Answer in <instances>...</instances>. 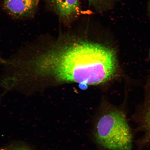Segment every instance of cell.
<instances>
[{"label": "cell", "mask_w": 150, "mask_h": 150, "mask_svg": "<svg viewBox=\"0 0 150 150\" xmlns=\"http://www.w3.org/2000/svg\"><path fill=\"white\" fill-rule=\"evenodd\" d=\"M49 5L62 21L69 23L80 12V0H47Z\"/></svg>", "instance_id": "5b68a950"}, {"label": "cell", "mask_w": 150, "mask_h": 150, "mask_svg": "<svg viewBox=\"0 0 150 150\" xmlns=\"http://www.w3.org/2000/svg\"><path fill=\"white\" fill-rule=\"evenodd\" d=\"M14 150H27V149H17Z\"/></svg>", "instance_id": "ba28073f"}, {"label": "cell", "mask_w": 150, "mask_h": 150, "mask_svg": "<svg viewBox=\"0 0 150 150\" xmlns=\"http://www.w3.org/2000/svg\"><path fill=\"white\" fill-rule=\"evenodd\" d=\"M150 88V74L148 76L145 86V89Z\"/></svg>", "instance_id": "52a82bcc"}, {"label": "cell", "mask_w": 150, "mask_h": 150, "mask_svg": "<svg viewBox=\"0 0 150 150\" xmlns=\"http://www.w3.org/2000/svg\"><path fill=\"white\" fill-rule=\"evenodd\" d=\"M145 90L144 100L136 109L132 119L136 132L140 135L136 141L137 147L140 149L150 145V88Z\"/></svg>", "instance_id": "3957f363"}, {"label": "cell", "mask_w": 150, "mask_h": 150, "mask_svg": "<svg viewBox=\"0 0 150 150\" xmlns=\"http://www.w3.org/2000/svg\"><path fill=\"white\" fill-rule=\"evenodd\" d=\"M90 5L97 9L105 8L111 3L112 0H86Z\"/></svg>", "instance_id": "8992f818"}, {"label": "cell", "mask_w": 150, "mask_h": 150, "mask_svg": "<svg viewBox=\"0 0 150 150\" xmlns=\"http://www.w3.org/2000/svg\"><path fill=\"white\" fill-rule=\"evenodd\" d=\"M40 0H3L4 9L13 17H30L35 14Z\"/></svg>", "instance_id": "277c9868"}, {"label": "cell", "mask_w": 150, "mask_h": 150, "mask_svg": "<svg viewBox=\"0 0 150 150\" xmlns=\"http://www.w3.org/2000/svg\"></svg>", "instance_id": "9c48e42d"}, {"label": "cell", "mask_w": 150, "mask_h": 150, "mask_svg": "<svg viewBox=\"0 0 150 150\" xmlns=\"http://www.w3.org/2000/svg\"><path fill=\"white\" fill-rule=\"evenodd\" d=\"M32 64L35 77L46 88L64 82L103 83L113 76L118 68L117 56L111 48L72 36L41 42Z\"/></svg>", "instance_id": "6da1fadb"}, {"label": "cell", "mask_w": 150, "mask_h": 150, "mask_svg": "<svg viewBox=\"0 0 150 150\" xmlns=\"http://www.w3.org/2000/svg\"><path fill=\"white\" fill-rule=\"evenodd\" d=\"M93 134L95 142L106 150H132L133 135L122 110L108 108L94 120Z\"/></svg>", "instance_id": "7a4b0ae2"}]
</instances>
